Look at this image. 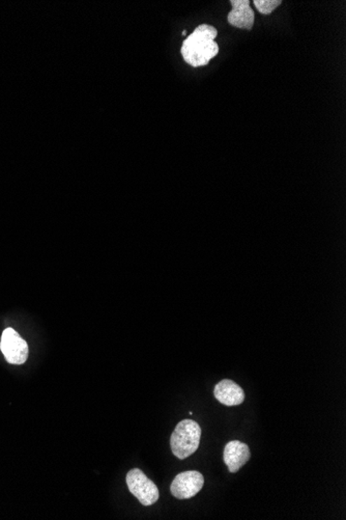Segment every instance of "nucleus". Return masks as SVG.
I'll return each mask as SVG.
<instances>
[{"mask_svg":"<svg viewBox=\"0 0 346 520\" xmlns=\"http://www.w3.org/2000/svg\"><path fill=\"white\" fill-rule=\"evenodd\" d=\"M201 428L193 420H182L174 429L171 438V451L180 460L188 458L199 448Z\"/></svg>","mask_w":346,"mask_h":520,"instance_id":"obj_2","label":"nucleus"},{"mask_svg":"<svg viewBox=\"0 0 346 520\" xmlns=\"http://www.w3.org/2000/svg\"><path fill=\"white\" fill-rule=\"evenodd\" d=\"M127 485L129 491L136 496L143 506H152L160 498L158 487L145 472L139 468H133L127 474Z\"/></svg>","mask_w":346,"mask_h":520,"instance_id":"obj_3","label":"nucleus"},{"mask_svg":"<svg viewBox=\"0 0 346 520\" xmlns=\"http://www.w3.org/2000/svg\"><path fill=\"white\" fill-rule=\"evenodd\" d=\"M218 30L208 25H201L195 28L194 32L182 42V58L187 64L194 68L208 64L210 60L219 53V46L216 42Z\"/></svg>","mask_w":346,"mask_h":520,"instance_id":"obj_1","label":"nucleus"},{"mask_svg":"<svg viewBox=\"0 0 346 520\" xmlns=\"http://www.w3.org/2000/svg\"><path fill=\"white\" fill-rule=\"evenodd\" d=\"M251 458L249 446L240 440H232L226 444L223 452L225 465L231 474L238 472Z\"/></svg>","mask_w":346,"mask_h":520,"instance_id":"obj_6","label":"nucleus"},{"mask_svg":"<svg viewBox=\"0 0 346 520\" xmlns=\"http://www.w3.org/2000/svg\"><path fill=\"white\" fill-rule=\"evenodd\" d=\"M255 8L261 15H270L281 6V0H254Z\"/></svg>","mask_w":346,"mask_h":520,"instance_id":"obj_9","label":"nucleus"},{"mask_svg":"<svg viewBox=\"0 0 346 520\" xmlns=\"http://www.w3.org/2000/svg\"><path fill=\"white\" fill-rule=\"evenodd\" d=\"M182 34H184V36H186V34H187L186 30H184V32H182Z\"/></svg>","mask_w":346,"mask_h":520,"instance_id":"obj_10","label":"nucleus"},{"mask_svg":"<svg viewBox=\"0 0 346 520\" xmlns=\"http://www.w3.org/2000/svg\"><path fill=\"white\" fill-rule=\"evenodd\" d=\"M204 485V477L197 470L180 472L174 478L171 494L178 500H188L196 495Z\"/></svg>","mask_w":346,"mask_h":520,"instance_id":"obj_5","label":"nucleus"},{"mask_svg":"<svg viewBox=\"0 0 346 520\" xmlns=\"http://www.w3.org/2000/svg\"><path fill=\"white\" fill-rule=\"evenodd\" d=\"M214 396L221 404L226 406H236L242 404L245 400L244 390L231 379H223L216 384Z\"/></svg>","mask_w":346,"mask_h":520,"instance_id":"obj_8","label":"nucleus"},{"mask_svg":"<svg viewBox=\"0 0 346 520\" xmlns=\"http://www.w3.org/2000/svg\"><path fill=\"white\" fill-rule=\"evenodd\" d=\"M232 10L227 16L231 27L251 30L254 27V11L251 8L249 0H231Z\"/></svg>","mask_w":346,"mask_h":520,"instance_id":"obj_7","label":"nucleus"},{"mask_svg":"<svg viewBox=\"0 0 346 520\" xmlns=\"http://www.w3.org/2000/svg\"><path fill=\"white\" fill-rule=\"evenodd\" d=\"M0 349L10 364H22L29 358V345L16 330L10 327L2 332Z\"/></svg>","mask_w":346,"mask_h":520,"instance_id":"obj_4","label":"nucleus"}]
</instances>
